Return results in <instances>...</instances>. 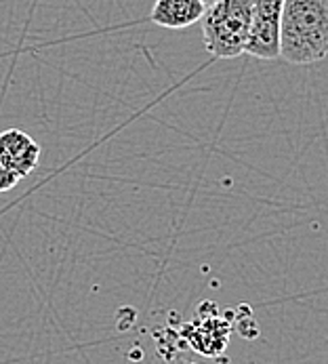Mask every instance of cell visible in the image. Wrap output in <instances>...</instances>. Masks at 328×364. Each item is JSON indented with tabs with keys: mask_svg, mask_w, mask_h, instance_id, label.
I'll use <instances>...</instances> for the list:
<instances>
[{
	"mask_svg": "<svg viewBox=\"0 0 328 364\" xmlns=\"http://www.w3.org/2000/svg\"><path fill=\"white\" fill-rule=\"evenodd\" d=\"M280 57L293 65L328 57V0H284Z\"/></svg>",
	"mask_w": 328,
	"mask_h": 364,
	"instance_id": "obj_1",
	"label": "cell"
},
{
	"mask_svg": "<svg viewBox=\"0 0 328 364\" xmlns=\"http://www.w3.org/2000/svg\"><path fill=\"white\" fill-rule=\"evenodd\" d=\"M253 19V0H217L207 6L202 41L215 59H234L244 53Z\"/></svg>",
	"mask_w": 328,
	"mask_h": 364,
	"instance_id": "obj_2",
	"label": "cell"
},
{
	"mask_svg": "<svg viewBox=\"0 0 328 364\" xmlns=\"http://www.w3.org/2000/svg\"><path fill=\"white\" fill-rule=\"evenodd\" d=\"M284 0H253V19L244 53L263 61L280 57V23Z\"/></svg>",
	"mask_w": 328,
	"mask_h": 364,
	"instance_id": "obj_3",
	"label": "cell"
},
{
	"mask_svg": "<svg viewBox=\"0 0 328 364\" xmlns=\"http://www.w3.org/2000/svg\"><path fill=\"white\" fill-rule=\"evenodd\" d=\"M0 164L19 179L30 177L40 164V146L21 129H6L0 133Z\"/></svg>",
	"mask_w": 328,
	"mask_h": 364,
	"instance_id": "obj_4",
	"label": "cell"
},
{
	"mask_svg": "<svg viewBox=\"0 0 328 364\" xmlns=\"http://www.w3.org/2000/svg\"><path fill=\"white\" fill-rule=\"evenodd\" d=\"M207 13L202 0H156L152 9V23L166 30H185L198 23Z\"/></svg>",
	"mask_w": 328,
	"mask_h": 364,
	"instance_id": "obj_5",
	"label": "cell"
},
{
	"mask_svg": "<svg viewBox=\"0 0 328 364\" xmlns=\"http://www.w3.org/2000/svg\"><path fill=\"white\" fill-rule=\"evenodd\" d=\"M21 179L15 175V173H11L6 166H2L0 164V194H4V192H11L13 188H17V183H19Z\"/></svg>",
	"mask_w": 328,
	"mask_h": 364,
	"instance_id": "obj_6",
	"label": "cell"
},
{
	"mask_svg": "<svg viewBox=\"0 0 328 364\" xmlns=\"http://www.w3.org/2000/svg\"><path fill=\"white\" fill-rule=\"evenodd\" d=\"M202 2H204V4H207V6H211V4H215V2H217V0H202Z\"/></svg>",
	"mask_w": 328,
	"mask_h": 364,
	"instance_id": "obj_7",
	"label": "cell"
}]
</instances>
